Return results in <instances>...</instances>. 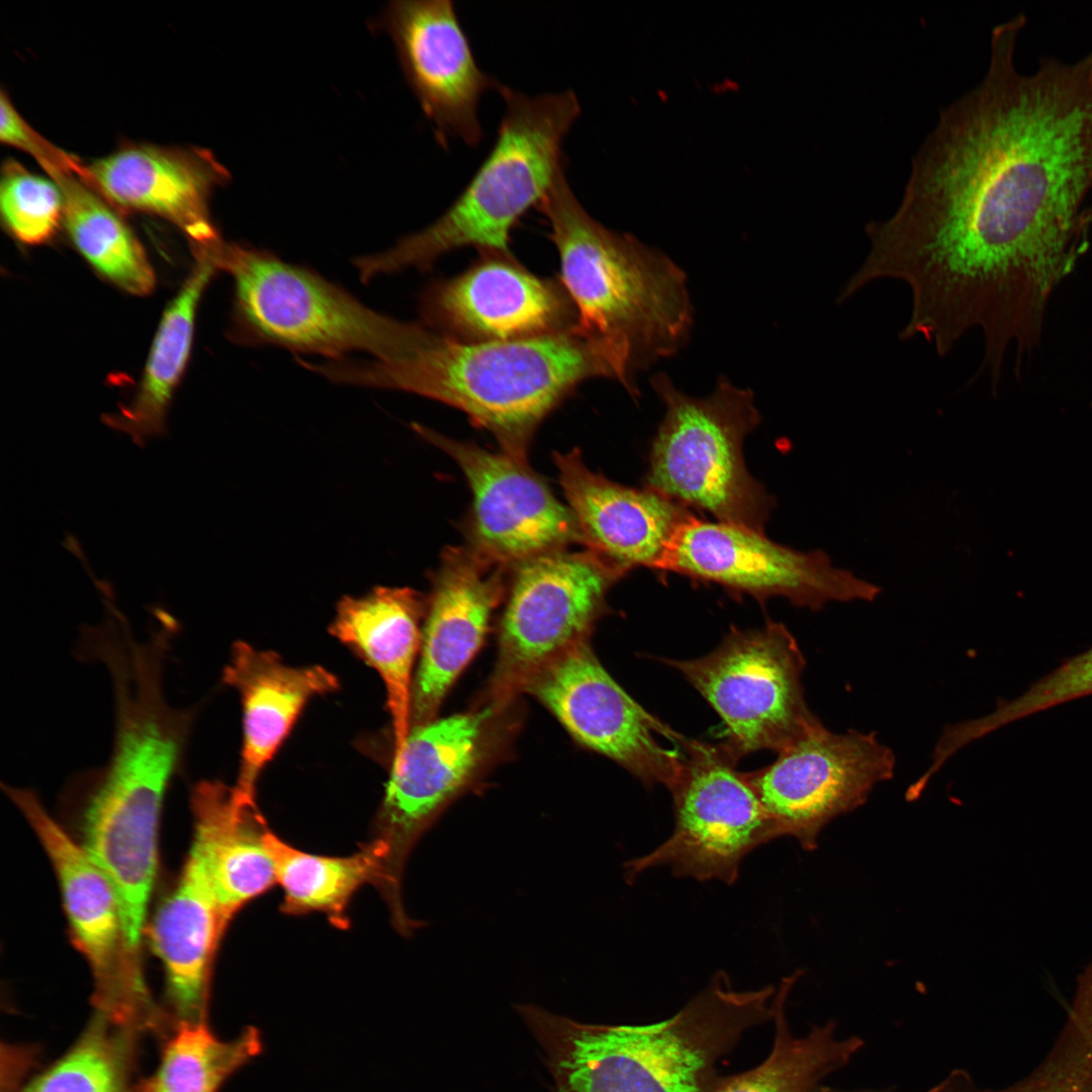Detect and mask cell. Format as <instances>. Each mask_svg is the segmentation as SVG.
Returning a JSON list of instances; mask_svg holds the SVG:
<instances>
[{
	"label": "cell",
	"instance_id": "6da1fadb",
	"mask_svg": "<svg viewBox=\"0 0 1092 1092\" xmlns=\"http://www.w3.org/2000/svg\"><path fill=\"white\" fill-rule=\"evenodd\" d=\"M1025 17L991 32L981 82L939 112L900 205L866 225V279L905 283L911 317L951 339L1039 340L1055 291L1089 249L1092 52L1015 64Z\"/></svg>",
	"mask_w": 1092,
	"mask_h": 1092
},
{
	"label": "cell",
	"instance_id": "7a4b0ae2",
	"mask_svg": "<svg viewBox=\"0 0 1092 1092\" xmlns=\"http://www.w3.org/2000/svg\"><path fill=\"white\" fill-rule=\"evenodd\" d=\"M298 363L335 382L402 390L456 407L522 462L535 430L582 381L604 376L635 391L630 348L574 326L538 338L484 342L418 323L408 348L395 358Z\"/></svg>",
	"mask_w": 1092,
	"mask_h": 1092
},
{
	"label": "cell",
	"instance_id": "3957f363",
	"mask_svg": "<svg viewBox=\"0 0 1092 1092\" xmlns=\"http://www.w3.org/2000/svg\"><path fill=\"white\" fill-rule=\"evenodd\" d=\"M776 991H738L721 971L673 1016L644 1025L579 1022L533 1004L516 1010L554 1092H707L719 1060L746 1030L772 1020Z\"/></svg>",
	"mask_w": 1092,
	"mask_h": 1092
},
{
	"label": "cell",
	"instance_id": "277c9868",
	"mask_svg": "<svg viewBox=\"0 0 1092 1092\" xmlns=\"http://www.w3.org/2000/svg\"><path fill=\"white\" fill-rule=\"evenodd\" d=\"M497 91L505 111L496 139L469 182L429 226L387 251L355 259L362 282L429 268L462 247L512 255V230L565 170L562 143L580 106L571 90L528 95L500 84Z\"/></svg>",
	"mask_w": 1092,
	"mask_h": 1092
},
{
	"label": "cell",
	"instance_id": "5b68a950",
	"mask_svg": "<svg viewBox=\"0 0 1092 1092\" xmlns=\"http://www.w3.org/2000/svg\"><path fill=\"white\" fill-rule=\"evenodd\" d=\"M550 225L575 328L627 344L634 364L670 356L686 340L692 306L682 271L633 236L593 218L565 170L538 204Z\"/></svg>",
	"mask_w": 1092,
	"mask_h": 1092
},
{
	"label": "cell",
	"instance_id": "8992f818",
	"mask_svg": "<svg viewBox=\"0 0 1092 1092\" xmlns=\"http://www.w3.org/2000/svg\"><path fill=\"white\" fill-rule=\"evenodd\" d=\"M218 269L234 282L233 338L245 345H275L328 360L366 352L378 360L402 354L416 323L364 305L314 271L247 245L222 243Z\"/></svg>",
	"mask_w": 1092,
	"mask_h": 1092
},
{
	"label": "cell",
	"instance_id": "52a82bcc",
	"mask_svg": "<svg viewBox=\"0 0 1092 1092\" xmlns=\"http://www.w3.org/2000/svg\"><path fill=\"white\" fill-rule=\"evenodd\" d=\"M652 385L665 415L652 440L645 486L715 521L763 532L775 500L747 470L746 436L759 424L753 393L721 380L693 397L664 374Z\"/></svg>",
	"mask_w": 1092,
	"mask_h": 1092
},
{
	"label": "cell",
	"instance_id": "ba28073f",
	"mask_svg": "<svg viewBox=\"0 0 1092 1092\" xmlns=\"http://www.w3.org/2000/svg\"><path fill=\"white\" fill-rule=\"evenodd\" d=\"M662 661L679 670L722 718L724 744L737 760L762 749L779 752L820 722L804 697L805 658L782 623L735 628L707 655Z\"/></svg>",
	"mask_w": 1092,
	"mask_h": 1092
},
{
	"label": "cell",
	"instance_id": "9c48e42d",
	"mask_svg": "<svg viewBox=\"0 0 1092 1092\" xmlns=\"http://www.w3.org/2000/svg\"><path fill=\"white\" fill-rule=\"evenodd\" d=\"M510 705L485 701L468 712L413 728L393 758L372 838L385 849L382 896L391 913L404 910L400 884L408 853L491 759Z\"/></svg>",
	"mask_w": 1092,
	"mask_h": 1092
},
{
	"label": "cell",
	"instance_id": "30bf717a",
	"mask_svg": "<svg viewBox=\"0 0 1092 1092\" xmlns=\"http://www.w3.org/2000/svg\"><path fill=\"white\" fill-rule=\"evenodd\" d=\"M681 743L686 755L669 789L674 829L656 848L625 863L627 881L667 867L679 878L732 885L743 858L781 833L725 744Z\"/></svg>",
	"mask_w": 1092,
	"mask_h": 1092
},
{
	"label": "cell",
	"instance_id": "8fae6325",
	"mask_svg": "<svg viewBox=\"0 0 1092 1092\" xmlns=\"http://www.w3.org/2000/svg\"><path fill=\"white\" fill-rule=\"evenodd\" d=\"M486 701L510 704L527 680L589 638L628 571L592 550H555L516 565Z\"/></svg>",
	"mask_w": 1092,
	"mask_h": 1092
},
{
	"label": "cell",
	"instance_id": "7c38bea8",
	"mask_svg": "<svg viewBox=\"0 0 1092 1092\" xmlns=\"http://www.w3.org/2000/svg\"><path fill=\"white\" fill-rule=\"evenodd\" d=\"M5 792L33 829L56 871L73 940L94 978L95 1013L139 1032L163 1031L166 1017L148 992L140 956L127 943L110 882L34 793L11 787Z\"/></svg>",
	"mask_w": 1092,
	"mask_h": 1092
},
{
	"label": "cell",
	"instance_id": "4fadbf2b",
	"mask_svg": "<svg viewBox=\"0 0 1092 1092\" xmlns=\"http://www.w3.org/2000/svg\"><path fill=\"white\" fill-rule=\"evenodd\" d=\"M721 585L757 600L782 597L813 611L831 602H872L882 589L836 567L822 550L800 551L764 532L699 519L677 529L659 570Z\"/></svg>",
	"mask_w": 1092,
	"mask_h": 1092
},
{
	"label": "cell",
	"instance_id": "5bb4252c",
	"mask_svg": "<svg viewBox=\"0 0 1092 1092\" xmlns=\"http://www.w3.org/2000/svg\"><path fill=\"white\" fill-rule=\"evenodd\" d=\"M896 757L875 732L835 733L821 721L778 752L769 765L743 772L781 836L812 851L823 828L863 805L893 778Z\"/></svg>",
	"mask_w": 1092,
	"mask_h": 1092
},
{
	"label": "cell",
	"instance_id": "9a60e30c",
	"mask_svg": "<svg viewBox=\"0 0 1092 1092\" xmlns=\"http://www.w3.org/2000/svg\"><path fill=\"white\" fill-rule=\"evenodd\" d=\"M580 744L601 753L645 785L675 783L684 756L664 747L658 735L678 738L647 713L608 673L588 639L548 662L525 684Z\"/></svg>",
	"mask_w": 1092,
	"mask_h": 1092
},
{
	"label": "cell",
	"instance_id": "2e32d148",
	"mask_svg": "<svg viewBox=\"0 0 1092 1092\" xmlns=\"http://www.w3.org/2000/svg\"><path fill=\"white\" fill-rule=\"evenodd\" d=\"M415 430L452 457L472 491L470 548L506 567L581 543L576 520L527 465L421 425Z\"/></svg>",
	"mask_w": 1092,
	"mask_h": 1092
},
{
	"label": "cell",
	"instance_id": "e0dca14e",
	"mask_svg": "<svg viewBox=\"0 0 1092 1092\" xmlns=\"http://www.w3.org/2000/svg\"><path fill=\"white\" fill-rule=\"evenodd\" d=\"M383 25L440 145L447 147L450 139H459L478 147L483 136L480 99L500 84L479 68L454 3L393 1L384 12Z\"/></svg>",
	"mask_w": 1092,
	"mask_h": 1092
},
{
	"label": "cell",
	"instance_id": "ac0fdd59",
	"mask_svg": "<svg viewBox=\"0 0 1092 1092\" xmlns=\"http://www.w3.org/2000/svg\"><path fill=\"white\" fill-rule=\"evenodd\" d=\"M426 326L468 341L508 342L565 331L574 306L561 282L541 278L512 255L485 252L461 274L423 293Z\"/></svg>",
	"mask_w": 1092,
	"mask_h": 1092
},
{
	"label": "cell",
	"instance_id": "d6986e66",
	"mask_svg": "<svg viewBox=\"0 0 1092 1092\" xmlns=\"http://www.w3.org/2000/svg\"><path fill=\"white\" fill-rule=\"evenodd\" d=\"M508 567L470 547L444 552L426 612L411 701V729L436 719L458 675L480 648L505 592Z\"/></svg>",
	"mask_w": 1092,
	"mask_h": 1092
},
{
	"label": "cell",
	"instance_id": "ffe728a7",
	"mask_svg": "<svg viewBox=\"0 0 1092 1092\" xmlns=\"http://www.w3.org/2000/svg\"><path fill=\"white\" fill-rule=\"evenodd\" d=\"M230 179L203 148L128 145L86 165L85 184L107 201L162 216L190 239L194 249L220 244L209 198Z\"/></svg>",
	"mask_w": 1092,
	"mask_h": 1092
},
{
	"label": "cell",
	"instance_id": "44dd1931",
	"mask_svg": "<svg viewBox=\"0 0 1092 1092\" xmlns=\"http://www.w3.org/2000/svg\"><path fill=\"white\" fill-rule=\"evenodd\" d=\"M554 462L586 549L628 572L636 567L658 571L692 512L650 487L627 486L592 471L576 449L555 453Z\"/></svg>",
	"mask_w": 1092,
	"mask_h": 1092
},
{
	"label": "cell",
	"instance_id": "7402d4cb",
	"mask_svg": "<svg viewBox=\"0 0 1092 1092\" xmlns=\"http://www.w3.org/2000/svg\"><path fill=\"white\" fill-rule=\"evenodd\" d=\"M192 846L201 854L225 928L250 901L276 881L265 837L270 830L255 798L218 781H202L191 795Z\"/></svg>",
	"mask_w": 1092,
	"mask_h": 1092
},
{
	"label": "cell",
	"instance_id": "603a6c76",
	"mask_svg": "<svg viewBox=\"0 0 1092 1092\" xmlns=\"http://www.w3.org/2000/svg\"><path fill=\"white\" fill-rule=\"evenodd\" d=\"M223 681L235 688L243 706V749L236 788L255 798L266 763L289 734L306 703L339 688L337 677L320 665L293 667L272 651L246 642L235 644Z\"/></svg>",
	"mask_w": 1092,
	"mask_h": 1092
},
{
	"label": "cell",
	"instance_id": "cb8c5ba5",
	"mask_svg": "<svg viewBox=\"0 0 1092 1092\" xmlns=\"http://www.w3.org/2000/svg\"><path fill=\"white\" fill-rule=\"evenodd\" d=\"M225 930L204 860L191 846L179 882L150 930L178 1024L205 1023L211 965Z\"/></svg>",
	"mask_w": 1092,
	"mask_h": 1092
},
{
	"label": "cell",
	"instance_id": "d4e9b609",
	"mask_svg": "<svg viewBox=\"0 0 1092 1092\" xmlns=\"http://www.w3.org/2000/svg\"><path fill=\"white\" fill-rule=\"evenodd\" d=\"M422 596L407 587L378 586L363 597L342 599L331 633L380 674L386 689L397 757L411 731L413 667L421 650Z\"/></svg>",
	"mask_w": 1092,
	"mask_h": 1092
},
{
	"label": "cell",
	"instance_id": "484cf974",
	"mask_svg": "<svg viewBox=\"0 0 1092 1092\" xmlns=\"http://www.w3.org/2000/svg\"><path fill=\"white\" fill-rule=\"evenodd\" d=\"M194 251L195 266L163 314L135 396L119 413L105 416L108 426L140 446L165 430V416L191 350L197 304L218 269L214 250Z\"/></svg>",
	"mask_w": 1092,
	"mask_h": 1092
},
{
	"label": "cell",
	"instance_id": "4316f807",
	"mask_svg": "<svg viewBox=\"0 0 1092 1092\" xmlns=\"http://www.w3.org/2000/svg\"><path fill=\"white\" fill-rule=\"evenodd\" d=\"M795 981V975L785 978L774 997L775 1035L768 1056L750 1070L718 1077L707 1092H812L860 1051L862 1039L838 1035L833 1021L803 1035L793 1032L786 1008Z\"/></svg>",
	"mask_w": 1092,
	"mask_h": 1092
},
{
	"label": "cell",
	"instance_id": "83f0119b",
	"mask_svg": "<svg viewBox=\"0 0 1092 1092\" xmlns=\"http://www.w3.org/2000/svg\"><path fill=\"white\" fill-rule=\"evenodd\" d=\"M273 858L276 881L283 891L285 914L324 913L338 928L347 929L349 903L358 889L370 883L382 893L385 886V850L371 839L348 856H326L301 851L269 830L265 837Z\"/></svg>",
	"mask_w": 1092,
	"mask_h": 1092
},
{
	"label": "cell",
	"instance_id": "f1b7e54d",
	"mask_svg": "<svg viewBox=\"0 0 1092 1092\" xmlns=\"http://www.w3.org/2000/svg\"><path fill=\"white\" fill-rule=\"evenodd\" d=\"M48 174L62 190L66 228L83 257L123 290L135 295L150 293L155 274L126 223L75 174Z\"/></svg>",
	"mask_w": 1092,
	"mask_h": 1092
},
{
	"label": "cell",
	"instance_id": "f546056e",
	"mask_svg": "<svg viewBox=\"0 0 1092 1092\" xmlns=\"http://www.w3.org/2000/svg\"><path fill=\"white\" fill-rule=\"evenodd\" d=\"M139 1035L95 1013L71 1051L24 1092H131Z\"/></svg>",
	"mask_w": 1092,
	"mask_h": 1092
},
{
	"label": "cell",
	"instance_id": "4dcf8cb0",
	"mask_svg": "<svg viewBox=\"0 0 1092 1092\" xmlns=\"http://www.w3.org/2000/svg\"><path fill=\"white\" fill-rule=\"evenodd\" d=\"M177 1027L157 1071L140 1085V1092H215L261 1049L259 1032L253 1027L230 1041L215 1037L205 1023Z\"/></svg>",
	"mask_w": 1092,
	"mask_h": 1092
},
{
	"label": "cell",
	"instance_id": "1f68e13d",
	"mask_svg": "<svg viewBox=\"0 0 1092 1092\" xmlns=\"http://www.w3.org/2000/svg\"><path fill=\"white\" fill-rule=\"evenodd\" d=\"M1091 694L1092 647L1067 659L1019 697L998 702L990 714L958 722L954 737L966 746L1016 720Z\"/></svg>",
	"mask_w": 1092,
	"mask_h": 1092
},
{
	"label": "cell",
	"instance_id": "d6a6232c",
	"mask_svg": "<svg viewBox=\"0 0 1092 1092\" xmlns=\"http://www.w3.org/2000/svg\"><path fill=\"white\" fill-rule=\"evenodd\" d=\"M0 206L10 232L28 245L48 241L64 218V197L59 185L12 160L2 169Z\"/></svg>",
	"mask_w": 1092,
	"mask_h": 1092
},
{
	"label": "cell",
	"instance_id": "836d02e7",
	"mask_svg": "<svg viewBox=\"0 0 1092 1092\" xmlns=\"http://www.w3.org/2000/svg\"><path fill=\"white\" fill-rule=\"evenodd\" d=\"M995 1092H1092V1016L1071 1014L1041 1063Z\"/></svg>",
	"mask_w": 1092,
	"mask_h": 1092
},
{
	"label": "cell",
	"instance_id": "e575fe53",
	"mask_svg": "<svg viewBox=\"0 0 1092 1092\" xmlns=\"http://www.w3.org/2000/svg\"><path fill=\"white\" fill-rule=\"evenodd\" d=\"M0 139L3 143L30 154L47 173L51 171L72 173L81 180L86 177V165L35 131L20 116L4 91L0 99Z\"/></svg>",
	"mask_w": 1092,
	"mask_h": 1092
},
{
	"label": "cell",
	"instance_id": "d590c367",
	"mask_svg": "<svg viewBox=\"0 0 1092 1092\" xmlns=\"http://www.w3.org/2000/svg\"><path fill=\"white\" fill-rule=\"evenodd\" d=\"M812 1092H845V1091H837V1090L828 1089V1088H819V1089L816 1088ZM863 1092H876V1091H863Z\"/></svg>",
	"mask_w": 1092,
	"mask_h": 1092
}]
</instances>
